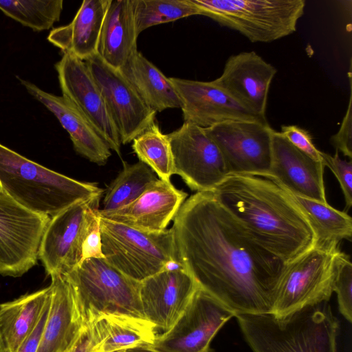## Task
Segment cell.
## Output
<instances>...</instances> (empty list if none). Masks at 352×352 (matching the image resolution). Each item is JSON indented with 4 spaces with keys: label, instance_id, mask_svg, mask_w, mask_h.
Here are the masks:
<instances>
[{
    "label": "cell",
    "instance_id": "obj_1",
    "mask_svg": "<svg viewBox=\"0 0 352 352\" xmlns=\"http://www.w3.org/2000/svg\"><path fill=\"white\" fill-rule=\"evenodd\" d=\"M177 263L198 287L236 314H272L287 264L260 244L217 200L198 192L172 227Z\"/></svg>",
    "mask_w": 352,
    "mask_h": 352
},
{
    "label": "cell",
    "instance_id": "obj_2",
    "mask_svg": "<svg viewBox=\"0 0 352 352\" xmlns=\"http://www.w3.org/2000/svg\"><path fill=\"white\" fill-rule=\"evenodd\" d=\"M217 200L263 247L289 263L314 246L315 236L291 194L270 179L231 175Z\"/></svg>",
    "mask_w": 352,
    "mask_h": 352
},
{
    "label": "cell",
    "instance_id": "obj_3",
    "mask_svg": "<svg viewBox=\"0 0 352 352\" xmlns=\"http://www.w3.org/2000/svg\"><path fill=\"white\" fill-rule=\"evenodd\" d=\"M0 190L25 208L50 218L103 190L52 170L0 143Z\"/></svg>",
    "mask_w": 352,
    "mask_h": 352
},
{
    "label": "cell",
    "instance_id": "obj_4",
    "mask_svg": "<svg viewBox=\"0 0 352 352\" xmlns=\"http://www.w3.org/2000/svg\"><path fill=\"white\" fill-rule=\"evenodd\" d=\"M234 317L252 352H337L338 321L328 302L282 318L272 314Z\"/></svg>",
    "mask_w": 352,
    "mask_h": 352
},
{
    "label": "cell",
    "instance_id": "obj_5",
    "mask_svg": "<svg viewBox=\"0 0 352 352\" xmlns=\"http://www.w3.org/2000/svg\"><path fill=\"white\" fill-rule=\"evenodd\" d=\"M99 201L78 202L50 218L38 254L48 276H65L87 258L103 257Z\"/></svg>",
    "mask_w": 352,
    "mask_h": 352
},
{
    "label": "cell",
    "instance_id": "obj_6",
    "mask_svg": "<svg viewBox=\"0 0 352 352\" xmlns=\"http://www.w3.org/2000/svg\"><path fill=\"white\" fill-rule=\"evenodd\" d=\"M99 232L104 258L134 280L178 264L172 228L149 232L100 217Z\"/></svg>",
    "mask_w": 352,
    "mask_h": 352
},
{
    "label": "cell",
    "instance_id": "obj_7",
    "mask_svg": "<svg viewBox=\"0 0 352 352\" xmlns=\"http://www.w3.org/2000/svg\"><path fill=\"white\" fill-rule=\"evenodd\" d=\"M204 15L252 43H270L293 34L305 0H190Z\"/></svg>",
    "mask_w": 352,
    "mask_h": 352
},
{
    "label": "cell",
    "instance_id": "obj_8",
    "mask_svg": "<svg viewBox=\"0 0 352 352\" xmlns=\"http://www.w3.org/2000/svg\"><path fill=\"white\" fill-rule=\"evenodd\" d=\"M63 276L73 289L86 327L101 313L144 318L139 295L140 282L127 277L103 257L87 258Z\"/></svg>",
    "mask_w": 352,
    "mask_h": 352
},
{
    "label": "cell",
    "instance_id": "obj_9",
    "mask_svg": "<svg viewBox=\"0 0 352 352\" xmlns=\"http://www.w3.org/2000/svg\"><path fill=\"white\" fill-rule=\"evenodd\" d=\"M339 247L314 246L287 263L272 314L289 316L305 307L328 302L333 292L335 262Z\"/></svg>",
    "mask_w": 352,
    "mask_h": 352
},
{
    "label": "cell",
    "instance_id": "obj_10",
    "mask_svg": "<svg viewBox=\"0 0 352 352\" xmlns=\"http://www.w3.org/2000/svg\"><path fill=\"white\" fill-rule=\"evenodd\" d=\"M204 129L220 150L230 175L268 177L274 129L267 122L229 120Z\"/></svg>",
    "mask_w": 352,
    "mask_h": 352
},
{
    "label": "cell",
    "instance_id": "obj_11",
    "mask_svg": "<svg viewBox=\"0 0 352 352\" xmlns=\"http://www.w3.org/2000/svg\"><path fill=\"white\" fill-rule=\"evenodd\" d=\"M50 217L32 212L0 190V274L19 277L38 259Z\"/></svg>",
    "mask_w": 352,
    "mask_h": 352
},
{
    "label": "cell",
    "instance_id": "obj_12",
    "mask_svg": "<svg viewBox=\"0 0 352 352\" xmlns=\"http://www.w3.org/2000/svg\"><path fill=\"white\" fill-rule=\"evenodd\" d=\"M167 135L175 174L179 175L191 190L212 192L230 175L220 150L203 128L184 122Z\"/></svg>",
    "mask_w": 352,
    "mask_h": 352
},
{
    "label": "cell",
    "instance_id": "obj_13",
    "mask_svg": "<svg viewBox=\"0 0 352 352\" xmlns=\"http://www.w3.org/2000/svg\"><path fill=\"white\" fill-rule=\"evenodd\" d=\"M234 316L232 311L198 287L173 327L157 334L150 346L160 352H212V340Z\"/></svg>",
    "mask_w": 352,
    "mask_h": 352
},
{
    "label": "cell",
    "instance_id": "obj_14",
    "mask_svg": "<svg viewBox=\"0 0 352 352\" xmlns=\"http://www.w3.org/2000/svg\"><path fill=\"white\" fill-rule=\"evenodd\" d=\"M85 63L103 96L121 144L131 142L155 120L157 112L146 105L119 69L98 54Z\"/></svg>",
    "mask_w": 352,
    "mask_h": 352
},
{
    "label": "cell",
    "instance_id": "obj_15",
    "mask_svg": "<svg viewBox=\"0 0 352 352\" xmlns=\"http://www.w3.org/2000/svg\"><path fill=\"white\" fill-rule=\"evenodd\" d=\"M55 68L62 96L90 122L110 149L121 157L118 131L85 61L63 53Z\"/></svg>",
    "mask_w": 352,
    "mask_h": 352
},
{
    "label": "cell",
    "instance_id": "obj_16",
    "mask_svg": "<svg viewBox=\"0 0 352 352\" xmlns=\"http://www.w3.org/2000/svg\"><path fill=\"white\" fill-rule=\"evenodd\" d=\"M198 287L179 264L142 280L139 295L144 318L157 330L168 331L185 311Z\"/></svg>",
    "mask_w": 352,
    "mask_h": 352
},
{
    "label": "cell",
    "instance_id": "obj_17",
    "mask_svg": "<svg viewBox=\"0 0 352 352\" xmlns=\"http://www.w3.org/2000/svg\"><path fill=\"white\" fill-rule=\"evenodd\" d=\"M277 70L254 51L230 56L222 74L212 80L249 111L266 118L270 87Z\"/></svg>",
    "mask_w": 352,
    "mask_h": 352
},
{
    "label": "cell",
    "instance_id": "obj_18",
    "mask_svg": "<svg viewBox=\"0 0 352 352\" xmlns=\"http://www.w3.org/2000/svg\"><path fill=\"white\" fill-rule=\"evenodd\" d=\"M182 101L184 122L208 128L229 120H254L267 118L245 109L213 81H198L170 77Z\"/></svg>",
    "mask_w": 352,
    "mask_h": 352
},
{
    "label": "cell",
    "instance_id": "obj_19",
    "mask_svg": "<svg viewBox=\"0 0 352 352\" xmlns=\"http://www.w3.org/2000/svg\"><path fill=\"white\" fill-rule=\"evenodd\" d=\"M272 160L270 179L299 197L327 203L324 165L294 146L281 133L273 130Z\"/></svg>",
    "mask_w": 352,
    "mask_h": 352
},
{
    "label": "cell",
    "instance_id": "obj_20",
    "mask_svg": "<svg viewBox=\"0 0 352 352\" xmlns=\"http://www.w3.org/2000/svg\"><path fill=\"white\" fill-rule=\"evenodd\" d=\"M188 194L176 188L170 182L158 179L137 199L111 212H102L100 217L149 232L166 229L173 220Z\"/></svg>",
    "mask_w": 352,
    "mask_h": 352
},
{
    "label": "cell",
    "instance_id": "obj_21",
    "mask_svg": "<svg viewBox=\"0 0 352 352\" xmlns=\"http://www.w3.org/2000/svg\"><path fill=\"white\" fill-rule=\"evenodd\" d=\"M50 277V307L37 352H67L87 327L68 281L62 275Z\"/></svg>",
    "mask_w": 352,
    "mask_h": 352
},
{
    "label": "cell",
    "instance_id": "obj_22",
    "mask_svg": "<svg viewBox=\"0 0 352 352\" xmlns=\"http://www.w3.org/2000/svg\"><path fill=\"white\" fill-rule=\"evenodd\" d=\"M19 79L28 92L56 116L69 133L76 153L100 166L107 162L111 150L90 122L70 102L63 96L42 90L30 81Z\"/></svg>",
    "mask_w": 352,
    "mask_h": 352
},
{
    "label": "cell",
    "instance_id": "obj_23",
    "mask_svg": "<svg viewBox=\"0 0 352 352\" xmlns=\"http://www.w3.org/2000/svg\"><path fill=\"white\" fill-rule=\"evenodd\" d=\"M89 352H115L151 346L155 326L144 318L117 313H101L87 324Z\"/></svg>",
    "mask_w": 352,
    "mask_h": 352
},
{
    "label": "cell",
    "instance_id": "obj_24",
    "mask_svg": "<svg viewBox=\"0 0 352 352\" xmlns=\"http://www.w3.org/2000/svg\"><path fill=\"white\" fill-rule=\"evenodd\" d=\"M111 0H84L73 20L54 28L47 40L63 53L86 61L97 54L103 21Z\"/></svg>",
    "mask_w": 352,
    "mask_h": 352
},
{
    "label": "cell",
    "instance_id": "obj_25",
    "mask_svg": "<svg viewBox=\"0 0 352 352\" xmlns=\"http://www.w3.org/2000/svg\"><path fill=\"white\" fill-rule=\"evenodd\" d=\"M132 0H111L100 34L97 54L114 69H120L137 52Z\"/></svg>",
    "mask_w": 352,
    "mask_h": 352
},
{
    "label": "cell",
    "instance_id": "obj_26",
    "mask_svg": "<svg viewBox=\"0 0 352 352\" xmlns=\"http://www.w3.org/2000/svg\"><path fill=\"white\" fill-rule=\"evenodd\" d=\"M119 70L153 111L181 109V99L170 78L141 52L133 53Z\"/></svg>",
    "mask_w": 352,
    "mask_h": 352
},
{
    "label": "cell",
    "instance_id": "obj_27",
    "mask_svg": "<svg viewBox=\"0 0 352 352\" xmlns=\"http://www.w3.org/2000/svg\"><path fill=\"white\" fill-rule=\"evenodd\" d=\"M50 294L48 286L0 304V336L6 352H16L34 329Z\"/></svg>",
    "mask_w": 352,
    "mask_h": 352
},
{
    "label": "cell",
    "instance_id": "obj_28",
    "mask_svg": "<svg viewBox=\"0 0 352 352\" xmlns=\"http://www.w3.org/2000/svg\"><path fill=\"white\" fill-rule=\"evenodd\" d=\"M291 195L305 214L312 228L315 236L314 246L336 248L339 247V243L342 240H351L352 219L347 212L340 211L328 203L293 194Z\"/></svg>",
    "mask_w": 352,
    "mask_h": 352
},
{
    "label": "cell",
    "instance_id": "obj_29",
    "mask_svg": "<svg viewBox=\"0 0 352 352\" xmlns=\"http://www.w3.org/2000/svg\"><path fill=\"white\" fill-rule=\"evenodd\" d=\"M157 179L153 170L143 162H123L122 170L107 188L100 210L111 212L126 206Z\"/></svg>",
    "mask_w": 352,
    "mask_h": 352
},
{
    "label": "cell",
    "instance_id": "obj_30",
    "mask_svg": "<svg viewBox=\"0 0 352 352\" xmlns=\"http://www.w3.org/2000/svg\"><path fill=\"white\" fill-rule=\"evenodd\" d=\"M132 149L140 162L147 165L160 179L169 182L175 174L171 146L167 134L155 120L132 141Z\"/></svg>",
    "mask_w": 352,
    "mask_h": 352
},
{
    "label": "cell",
    "instance_id": "obj_31",
    "mask_svg": "<svg viewBox=\"0 0 352 352\" xmlns=\"http://www.w3.org/2000/svg\"><path fill=\"white\" fill-rule=\"evenodd\" d=\"M63 0L0 1V10L36 32L50 30L60 20Z\"/></svg>",
    "mask_w": 352,
    "mask_h": 352
},
{
    "label": "cell",
    "instance_id": "obj_32",
    "mask_svg": "<svg viewBox=\"0 0 352 352\" xmlns=\"http://www.w3.org/2000/svg\"><path fill=\"white\" fill-rule=\"evenodd\" d=\"M137 34L159 24L193 15L200 10L190 0H132Z\"/></svg>",
    "mask_w": 352,
    "mask_h": 352
},
{
    "label": "cell",
    "instance_id": "obj_33",
    "mask_svg": "<svg viewBox=\"0 0 352 352\" xmlns=\"http://www.w3.org/2000/svg\"><path fill=\"white\" fill-rule=\"evenodd\" d=\"M333 292L337 294L338 309L343 317L352 321V263L349 255L338 252L335 262Z\"/></svg>",
    "mask_w": 352,
    "mask_h": 352
},
{
    "label": "cell",
    "instance_id": "obj_34",
    "mask_svg": "<svg viewBox=\"0 0 352 352\" xmlns=\"http://www.w3.org/2000/svg\"><path fill=\"white\" fill-rule=\"evenodd\" d=\"M322 162L328 167L339 182L345 200V210L352 205V162L342 160L336 151L333 155L322 152Z\"/></svg>",
    "mask_w": 352,
    "mask_h": 352
},
{
    "label": "cell",
    "instance_id": "obj_35",
    "mask_svg": "<svg viewBox=\"0 0 352 352\" xmlns=\"http://www.w3.org/2000/svg\"><path fill=\"white\" fill-rule=\"evenodd\" d=\"M280 133L296 148L322 162V151L315 146L308 131L297 125H282Z\"/></svg>",
    "mask_w": 352,
    "mask_h": 352
},
{
    "label": "cell",
    "instance_id": "obj_36",
    "mask_svg": "<svg viewBox=\"0 0 352 352\" xmlns=\"http://www.w3.org/2000/svg\"><path fill=\"white\" fill-rule=\"evenodd\" d=\"M330 142L338 151L351 160L352 157V95L349 97V104L345 116L338 133L332 135Z\"/></svg>",
    "mask_w": 352,
    "mask_h": 352
},
{
    "label": "cell",
    "instance_id": "obj_37",
    "mask_svg": "<svg viewBox=\"0 0 352 352\" xmlns=\"http://www.w3.org/2000/svg\"><path fill=\"white\" fill-rule=\"evenodd\" d=\"M50 300L51 294L37 324L23 341L16 352H37L42 340L44 328L49 314Z\"/></svg>",
    "mask_w": 352,
    "mask_h": 352
},
{
    "label": "cell",
    "instance_id": "obj_38",
    "mask_svg": "<svg viewBox=\"0 0 352 352\" xmlns=\"http://www.w3.org/2000/svg\"><path fill=\"white\" fill-rule=\"evenodd\" d=\"M67 352H89L87 329L82 333L76 344Z\"/></svg>",
    "mask_w": 352,
    "mask_h": 352
},
{
    "label": "cell",
    "instance_id": "obj_39",
    "mask_svg": "<svg viewBox=\"0 0 352 352\" xmlns=\"http://www.w3.org/2000/svg\"><path fill=\"white\" fill-rule=\"evenodd\" d=\"M126 352H160L150 346H138L125 350Z\"/></svg>",
    "mask_w": 352,
    "mask_h": 352
},
{
    "label": "cell",
    "instance_id": "obj_40",
    "mask_svg": "<svg viewBox=\"0 0 352 352\" xmlns=\"http://www.w3.org/2000/svg\"><path fill=\"white\" fill-rule=\"evenodd\" d=\"M0 352H6L0 336Z\"/></svg>",
    "mask_w": 352,
    "mask_h": 352
},
{
    "label": "cell",
    "instance_id": "obj_41",
    "mask_svg": "<svg viewBox=\"0 0 352 352\" xmlns=\"http://www.w3.org/2000/svg\"><path fill=\"white\" fill-rule=\"evenodd\" d=\"M115 352H126L125 350H122V351H115Z\"/></svg>",
    "mask_w": 352,
    "mask_h": 352
}]
</instances>
